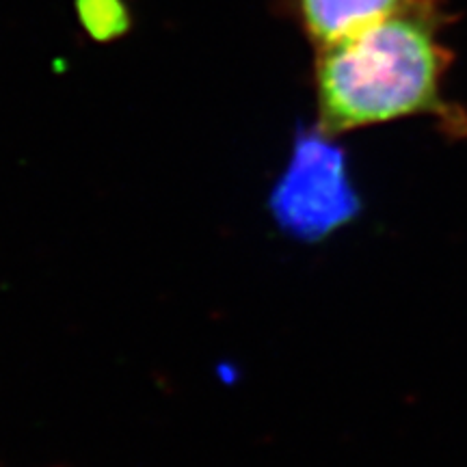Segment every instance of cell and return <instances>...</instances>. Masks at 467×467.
Listing matches in <instances>:
<instances>
[{
	"label": "cell",
	"mask_w": 467,
	"mask_h": 467,
	"mask_svg": "<svg viewBox=\"0 0 467 467\" xmlns=\"http://www.w3.org/2000/svg\"><path fill=\"white\" fill-rule=\"evenodd\" d=\"M282 223L320 227L347 221L358 210L344 151L318 130L301 132L290 165L273 195Z\"/></svg>",
	"instance_id": "cell-2"
},
{
	"label": "cell",
	"mask_w": 467,
	"mask_h": 467,
	"mask_svg": "<svg viewBox=\"0 0 467 467\" xmlns=\"http://www.w3.org/2000/svg\"><path fill=\"white\" fill-rule=\"evenodd\" d=\"M78 14L96 39L117 37L128 26V14L121 0H78Z\"/></svg>",
	"instance_id": "cell-4"
},
{
	"label": "cell",
	"mask_w": 467,
	"mask_h": 467,
	"mask_svg": "<svg viewBox=\"0 0 467 467\" xmlns=\"http://www.w3.org/2000/svg\"><path fill=\"white\" fill-rule=\"evenodd\" d=\"M446 22V5L409 9L318 48V130L334 139L429 115L451 134H465V110L443 98V78L452 61L440 39Z\"/></svg>",
	"instance_id": "cell-1"
},
{
	"label": "cell",
	"mask_w": 467,
	"mask_h": 467,
	"mask_svg": "<svg viewBox=\"0 0 467 467\" xmlns=\"http://www.w3.org/2000/svg\"><path fill=\"white\" fill-rule=\"evenodd\" d=\"M284 3L318 50L402 11L446 5V0H284Z\"/></svg>",
	"instance_id": "cell-3"
}]
</instances>
